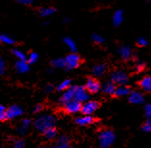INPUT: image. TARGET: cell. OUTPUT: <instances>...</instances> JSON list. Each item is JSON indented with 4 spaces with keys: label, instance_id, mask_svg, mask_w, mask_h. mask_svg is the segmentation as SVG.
<instances>
[{
    "label": "cell",
    "instance_id": "6da1fadb",
    "mask_svg": "<svg viewBox=\"0 0 151 148\" xmlns=\"http://www.w3.org/2000/svg\"><path fill=\"white\" fill-rule=\"evenodd\" d=\"M55 122H56V119H55V117L53 116L43 114V116H39L35 120V127L37 130H39L40 132H45L47 129L53 127Z\"/></svg>",
    "mask_w": 151,
    "mask_h": 148
},
{
    "label": "cell",
    "instance_id": "7a4b0ae2",
    "mask_svg": "<svg viewBox=\"0 0 151 148\" xmlns=\"http://www.w3.org/2000/svg\"><path fill=\"white\" fill-rule=\"evenodd\" d=\"M99 144L101 148H109L116 140L115 133L111 130H105L100 133L99 135Z\"/></svg>",
    "mask_w": 151,
    "mask_h": 148
},
{
    "label": "cell",
    "instance_id": "3957f363",
    "mask_svg": "<svg viewBox=\"0 0 151 148\" xmlns=\"http://www.w3.org/2000/svg\"><path fill=\"white\" fill-rule=\"evenodd\" d=\"M64 59H65V68H67L68 70L78 68L81 63V58L76 53H70Z\"/></svg>",
    "mask_w": 151,
    "mask_h": 148
},
{
    "label": "cell",
    "instance_id": "277c9868",
    "mask_svg": "<svg viewBox=\"0 0 151 148\" xmlns=\"http://www.w3.org/2000/svg\"><path fill=\"white\" fill-rule=\"evenodd\" d=\"M112 83L115 85H119V86H124L128 81V75L126 72L122 71V70H116L114 71L111 75Z\"/></svg>",
    "mask_w": 151,
    "mask_h": 148
},
{
    "label": "cell",
    "instance_id": "5b68a950",
    "mask_svg": "<svg viewBox=\"0 0 151 148\" xmlns=\"http://www.w3.org/2000/svg\"><path fill=\"white\" fill-rule=\"evenodd\" d=\"M73 99L79 103H85L89 100V92L86 91V88L81 86H76L74 90V97Z\"/></svg>",
    "mask_w": 151,
    "mask_h": 148
},
{
    "label": "cell",
    "instance_id": "8992f818",
    "mask_svg": "<svg viewBox=\"0 0 151 148\" xmlns=\"http://www.w3.org/2000/svg\"><path fill=\"white\" fill-rule=\"evenodd\" d=\"M98 103L96 101H91V100H88L84 103L81 107V111L80 112H82V114L84 116H91L95 111L98 109Z\"/></svg>",
    "mask_w": 151,
    "mask_h": 148
},
{
    "label": "cell",
    "instance_id": "52a82bcc",
    "mask_svg": "<svg viewBox=\"0 0 151 148\" xmlns=\"http://www.w3.org/2000/svg\"><path fill=\"white\" fill-rule=\"evenodd\" d=\"M81 107H82V104L79 103L78 101L74 100V99H72V100L68 101V102L65 103V104H64L65 111L67 113H68V114L79 113L81 111Z\"/></svg>",
    "mask_w": 151,
    "mask_h": 148
},
{
    "label": "cell",
    "instance_id": "ba28073f",
    "mask_svg": "<svg viewBox=\"0 0 151 148\" xmlns=\"http://www.w3.org/2000/svg\"><path fill=\"white\" fill-rule=\"evenodd\" d=\"M22 114H23V110L21 107L17 105H13L9 109L6 110V118H8V119H14V118L20 116Z\"/></svg>",
    "mask_w": 151,
    "mask_h": 148
},
{
    "label": "cell",
    "instance_id": "9c48e42d",
    "mask_svg": "<svg viewBox=\"0 0 151 148\" xmlns=\"http://www.w3.org/2000/svg\"><path fill=\"white\" fill-rule=\"evenodd\" d=\"M85 88L90 93H96V92H98L101 90V85L97 80H95L93 78H90L87 81Z\"/></svg>",
    "mask_w": 151,
    "mask_h": 148
},
{
    "label": "cell",
    "instance_id": "30bf717a",
    "mask_svg": "<svg viewBox=\"0 0 151 148\" xmlns=\"http://www.w3.org/2000/svg\"><path fill=\"white\" fill-rule=\"evenodd\" d=\"M129 101L136 105L142 104L145 101V96L139 91H132L131 93H129Z\"/></svg>",
    "mask_w": 151,
    "mask_h": 148
},
{
    "label": "cell",
    "instance_id": "8fae6325",
    "mask_svg": "<svg viewBox=\"0 0 151 148\" xmlns=\"http://www.w3.org/2000/svg\"><path fill=\"white\" fill-rule=\"evenodd\" d=\"M74 90H75L74 86H71L70 88H68V90H65L60 99V102L63 103V104H65V103L72 100L73 97H74Z\"/></svg>",
    "mask_w": 151,
    "mask_h": 148
},
{
    "label": "cell",
    "instance_id": "7c38bea8",
    "mask_svg": "<svg viewBox=\"0 0 151 148\" xmlns=\"http://www.w3.org/2000/svg\"><path fill=\"white\" fill-rule=\"evenodd\" d=\"M117 54L119 55L122 60H129L132 56V50L131 48L127 45H121L119 49H117Z\"/></svg>",
    "mask_w": 151,
    "mask_h": 148
},
{
    "label": "cell",
    "instance_id": "4fadbf2b",
    "mask_svg": "<svg viewBox=\"0 0 151 148\" xmlns=\"http://www.w3.org/2000/svg\"><path fill=\"white\" fill-rule=\"evenodd\" d=\"M124 20V14L122 10H116L114 13L112 17V22L115 26H119L120 24H122V22Z\"/></svg>",
    "mask_w": 151,
    "mask_h": 148
},
{
    "label": "cell",
    "instance_id": "5bb4252c",
    "mask_svg": "<svg viewBox=\"0 0 151 148\" xmlns=\"http://www.w3.org/2000/svg\"><path fill=\"white\" fill-rule=\"evenodd\" d=\"M56 13V8L54 7H42L39 9V14L42 17H49Z\"/></svg>",
    "mask_w": 151,
    "mask_h": 148
},
{
    "label": "cell",
    "instance_id": "9a60e30c",
    "mask_svg": "<svg viewBox=\"0 0 151 148\" xmlns=\"http://www.w3.org/2000/svg\"><path fill=\"white\" fill-rule=\"evenodd\" d=\"M94 121V118L91 116H84L77 117L75 119L76 124L81 125V126H86V125H90Z\"/></svg>",
    "mask_w": 151,
    "mask_h": 148
},
{
    "label": "cell",
    "instance_id": "2e32d148",
    "mask_svg": "<svg viewBox=\"0 0 151 148\" xmlns=\"http://www.w3.org/2000/svg\"><path fill=\"white\" fill-rule=\"evenodd\" d=\"M16 69L18 73H26L30 69V66L27 61H17L16 63Z\"/></svg>",
    "mask_w": 151,
    "mask_h": 148
},
{
    "label": "cell",
    "instance_id": "e0dca14e",
    "mask_svg": "<svg viewBox=\"0 0 151 148\" xmlns=\"http://www.w3.org/2000/svg\"><path fill=\"white\" fill-rule=\"evenodd\" d=\"M54 148H68L69 147V139L67 136H61L57 140L56 144L53 146Z\"/></svg>",
    "mask_w": 151,
    "mask_h": 148
},
{
    "label": "cell",
    "instance_id": "ac0fdd59",
    "mask_svg": "<svg viewBox=\"0 0 151 148\" xmlns=\"http://www.w3.org/2000/svg\"><path fill=\"white\" fill-rule=\"evenodd\" d=\"M139 87L142 88V90L145 91H151V78L146 75L139 81Z\"/></svg>",
    "mask_w": 151,
    "mask_h": 148
},
{
    "label": "cell",
    "instance_id": "d6986e66",
    "mask_svg": "<svg viewBox=\"0 0 151 148\" xmlns=\"http://www.w3.org/2000/svg\"><path fill=\"white\" fill-rule=\"evenodd\" d=\"M106 71V65L104 64H98L93 66V74L95 77H100Z\"/></svg>",
    "mask_w": 151,
    "mask_h": 148
},
{
    "label": "cell",
    "instance_id": "ffe728a7",
    "mask_svg": "<svg viewBox=\"0 0 151 148\" xmlns=\"http://www.w3.org/2000/svg\"><path fill=\"white\" fill-rule=\"evenodd\" d=\"M30 124H31V121L29 119H22L20 122V125L18 126L17 128V132L19 133L20 135H23L25 134V132L28 130V128L30 127Z\"/></svg>",
    "mask_w": 151,
    "mask_h": 148
},
{
    "label": "cell",
    "instance_id": "44dd1931",
    "mask_svg": "<svg viewBox=\"0 0 151 148\" xmlns=\"http://www.w3.org/2000/svg\"><path fill=\"white\" fill-rule=\"evenodd\" d=\"M130 93V90H129L128 87H125V86H119L116 88L115 90V95L119 96V97H121V96H126Z\"/></svg>",
    "mask_w": 151,
    "mask_h": 148
},
{
    "label": "cell",
    "instance_id": "7402d4cb",
    "mask_svg": "<svg viewBox=\"0 0 151 148\" xmlns=\"http://www.w3.org/2000/svg\"><path fill=\"white\" fill-rule=\"evenodd\" d=\"M115 90H116V85L112 82L106 83L102 88L103 92L106 94H114L115 93Z\"/></svg>",
    "mask_w": 151,
    "mask_h": 148
},
{
    "label": "cell",
    "instance_id": "603a6c76",
    "mask_svg": "<svg viewBox=\"0 0 151 148\" xmlns=\"http://www.w3.org/2000/svg\"><path fill=\"white\" fill-rule=\"evenodd\" d=\"M64 42L65 45L69 48V50L72 51V53H75V51L77 50V46H76V43L74 40H73L71 38H69V37H67V38L64 39Z\"/></svg>",
    "mask_w": 151,
    "mask_h": 148
},
{
    "label": "cell",
    "instance_id": "cb8c5ba5",
    "mask_svg": "<svg viewBox=\"0 0 151 148\" xmlns=\"http://www.w3.org/2000/svg\"><path fill=\"white\" fill-rule=\"evenodd\" d=\"M0 42L3 44L12 45V44L14 43V39L7 34H0Z\"/></svg>",
    "mask_w": 151,
    "mask_h": 148
},
{
    "label": "cell",
    "instance_id": "d4e9b609",
    "mask_svg": "<svg viewBox=\"0 0 151 148\" xmlns=\"http://www.w3.org/2000/svg\"><path fill=\"white\" fill-rule=\"evenodd\" d=\"M12 53L14 54V56L17 59V61H26L27 60L26 54L19 49H13Z\"/></svg>",
    "mask_w": 151,
    "mask_h": 148
},
{
    "label": "cell",
    "instance_id": "484cf974",
    "mask_svg": "<svg viewBox=\"0 0 151 148\" xmlns=\"http://www.w3.org/2000/svg\"><path fill=\"white\" fill-rule=\"evenodd\" d=\"M71 87V81L69 79H67V80H64L63 82H61L60 84L58 85V91H65V90H68V88Z\"/></svg>",
    "mask_w": 151,
    "mask_h": 148
},
{
    "label": "cell",
    "instance_id": "4316f807",
    "mask_svg": "<svg viewBox=\"0 0 151 148\" xmlns=\"http://www.w3.org/2000/svg\"><path fill=\"white\" fill-rule=\"evenodd\" d=\"M54 68H65V59L64 58H57L51 62Z\"/></svg>",
    "mask_w": 151,
    "mask_h": 148
},
{
    "label": "cell",
    "instance_id": "83f0119b",
    "mask_svg": "<svg viewBox=\"0 0 151 148\" xmlns=\"http://www.w3.org/2000/svg\"><path fill=\"white\" fill-rule=\"evenodd\" d=\"M43 133H45V136L46 137V139H54L57 135V132H56V130H55L54 127H51L49 129H47V130H45Z\"/></svg>",
    "mask_w": 151,
    "mask_h": 148
},
{
    "label": "cell",
    "instance_id": "f1b7e54d",
    "mask_svg": "<svg viewBox=\"0 0 151 148\" xmlns=\"http://www.w3.org/2000/svg\"><path fill=\"white\" fill-rule=\"evenodd\" d=\"M39 60V55L38 53L36 52H31L30 54H29L28 56V59H27V63L29 65H32V64H35V63H37Z\"/></svg>",
    "mask_w": 151,
    "mask_h": 148
},
{
    "label": "cell",
    "instance_id": "f546056e",
    "mask_svg": "<svg viewBox=\"0 0 151 148\" xmlns=\"http://www.w3.org/2000/svg\"><path fill=\"white\" fill-rule=\"evenodd\" d=\"M91 40H93V42L96 43V44H102L103 42H105L104 38H103V37L101 35H99V34H93V37H91Z\"/></svg>",
    "mask_w": 151,
    "mask_h": 148
},
{
    "label": "cell",
    "instance_id": "4dcf8cb0",
    "mask_svg": "<svg viewBox=\"0 0 151 148\" xmlns=\"http://www.w3.org/2000/svg\"><path fill=\"white\" fill-rule=\"evenodd\" d=\"M137 43H138L139 46L145 47V46H147L148 42H147V40L145 38H143V37H139V38L137 40Z\"/></svg>",
    "mask_w": 151,
    "mask_h": 148
},
{
    "label": "cell",
    "instance_id": "1f68e13d",
    "mask_svg": "<svg viewBox=\"0 0 151 148\" xmlns=\"http://www.w3.org/2000/svg\"><path fill=\"white\" fill-rule=\"evenodd\" d=\"M145 68V63H142V62H139L138 64L135 65V70H136V71H138V72L142 71Z\"/></svg>",
    "mask_w": 151,
    "mask_h": 148
},
{
    "label": "cell",
    "instance_id": "d6a6232c",
    "mask_svg": "<svg viewBox=\"0 0 151 148\" xmlns=\"http://www.w3.org/2000/svg\"><path fill=\"white\" fill-rule=\"evenodd\" d=\"M5 70H6V63L1 57H0V75L4 74Z\"/></svg>",
    "mask_w": 151,
    "mask_h": 148
},
{
    "label": "cell",
    "instance_id": "836d02e7",
    "mask_svg": "<svg viewBox=\"0 0 151 148\" xmlns=\"http://www.w3.org/2000/svg\"><path fill=\"white\" fill-rule=\"evenodd\" d=\"M6 119V109L4 106L0 105V121Z\"/></svg>",
    "mask_w": 151,
    "mask_h": 148
},
{
    "label": "cell",
    "instance_id": "e575fe53",
    "mask_svg": "<svg viewBox=\"0 0 151 148\" xmlns=\"http://www.w3.org/2000/svg\"><path fill=\"white\" fill-rule=\"evenodd\" d=\"M36 0H17V3L19 4L23 5V6H29V5H32Z\"/></svg>",
    "mask_w": 151,
    "mask_h": 148
},
{
    "label": "cell",
    "instance_id": "d590c367",
    "mask_svg": "<svg viewBox=\"0 0 151 148\" xmlns=\"http://www.w3.org/2000/svg\"><path fill=\"white\" fill-rule=\"evenodd\" d=\"M151 130V122L150 120H147L145 124H143V126H142V131L143 132H145V133H149Z\"/></svg>",
    "mask_w": 151,
    "mask_h": 148
},
{
    "label": "cell",
    "instance_id": "8d00e7d4",
    "mask_svg": "<svg viewBox=\"0 0 151 148\" xmlns=\"http://www.w3.org/2000/svg\"><path fill=\"white\" fill-rule=\"evenodd\" d=\"M145 114L147 117H150L151 116V106L150 104H146L145 107Z\"/></svg>",
    "mask_w": 151,
    "mask_h": 148
},
{
    "label": "cell",
    "instance_id": "74e56055",
    "mask_svg": "<svg viewBox=\"0 0 151 148\" xmlns=\"http://www.w3.org/2000/svg\"><path fill=\"white\" fill-rule=\"evenodd\" d=\"M23 147H24V142L22 140H17L13 146V148H23Z\"/></svg>",
    "mask_w": 151,
    "mask_h": 148
},
{
    "label": "cell",
    "instance_id": "f35d334b",
    "mask_svg": "<svg viewBox=\"0 0 151 148\" xmlns=\"http://www.w3.org/2000/svg\"><path fill=\"white\" fill-rule=\"evenodd\" d=\"M53 90V87H52V85H47V86L45 87V92H47V93H49V92H51Z\"/></svg>",
    "mask_w": 151,
    "mask_h": 148
},
{
    "label": "cell",
    "instance_id": "ab89813d",
    "mask_svg": "<svg viewBox=\"0 0 151 148\" xmlns=\"http://www.w3.org/2000/svg\"><path fill=\"white\" fill-rule=\"evenodd\" d=\"M42 105H37V106L35 107L34 112H35V113H39V112H40V111H42Z\"/></svg>",
    "mask_w": 151,
    "mask_h": 148
},
{
    "label": "cell",
    "instance_id": "60d3db41",
    "mask_svg": "<svg viewBox=\"0 0 151 148\" xmlns=\"http://www.w3.org/2000/svg\"><path fill=\"white\" fill-rule=\"evenodd\" d=\"M64 22H65V23H67V22H69V18L65 17V18H64Z\"/></svg>",
    "mask_w": 151,
    "mask_h": 148
},
{
    "label": "cell",
    "instance_id": "b9f144b4",
    "mask_svg": "<svg viewBox=\"0 0 151 148\" xmlns=\"http://www.w3.org/2000/svg\"><path fill=\"white\" fill-rule=\"evenodd\" d=\"M39 148H46V147L45 146H40Z\"/></svg>",
    "mask_w": 151,
    "mask_h": 148
},
{
    "label": "cell",
    "instance_id": "7bdbcfd3",
    "mask_svg": "<svg viewBox=\"0 0 151 148\" xmlns=\"http://www.w3.org/2000/svg\"><path fill=\"white\" fill-rule=\"evenodd\" d=\"M146 1H147V2H150V1H151V0H146Z\"/></svg>",
    "mask_w": 151,
    "mask_h": 148
},
{
    "label": "cell",
    "instance_id": "ee69618b",
    "mask_svg": "<svg viewBox=\"0 0 151 148\" xmlns=\"http://www.w3.org/2000/svg\"><path fill=\"white\" fill-rule=\"evenodd\" d=\"M68 148H75V147H68Z\"/></svg>",
    "mask_w": 151,
    "mask_h": 148
},
{
    "label": "cell",
    "instance_id": "f6af8a7d",
    "mask_svg": "<svg viewBox=\"0 0 151 148\" xmlns=\"http://www.w3.org/2000/svg\"><path fill=\"white\" fill-rule=\"evenodd\" d=\"M52 148H54V147H52Z\"/></svg>",
    "mask_w": 151,
    "mask_h": 148
}]
</instances>
